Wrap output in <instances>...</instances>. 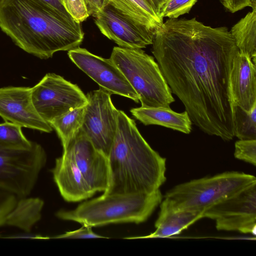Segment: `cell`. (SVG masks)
Masks as SVG:
<instances>
[{"mask_svg":"<svg viewBox=\"0 0 256 256\" xmlns=\"http://www.w3.org/2000/svg\"><path fill=\"white\" fill-rule=\"evenodd\" d=\"M53 178L64 200L78 202L96 193L90 187L70 153L63 151L51 170Z\"/></svg>","mask_w":256,"mask_h":256,"instance_id":"16","label":"cell"},{"mask_svg":"<svg viewBox=\"0 0 256 256\" xmlns=\"http://www.w3.org/2000/svg\"><path fill=\"white\" fill-rule=\"evenodd\" d=\"M203 218L216 222L218 230L256 234V183L208 208Z\"/></svg>","mask_w":256,"mask_h":256,"instance_id":"10","label":"cell"},{"mask_svg":"<svg viewBox=\"0 0 256 256\" xmlns=\"http://www.w3.org/2000/svg\"><path fill=\"white\" fill-rule=\"evenodd\" d=\"M225 8L232 13H234L246 7L252 8L250 0H220Z\"/></svg>","mask_w":256,"mask_h":256,"instance_id":"30","label":"cell"},{"mask_svg":"<svg viewBox=\"0 0 256 256\" xmlns=\"http://www.w3.org/2000/svg\"><path fill=\"white\" fill-rule=\"evenodd\" d=\"M197 0H166L160 13V17L177 18L188 13Z\"/></svg>","mask_w":256,"mask_h":256,"instance_id":"25","label":"cell"},{"mask_svg":"<svg viewBox=\"0 0 256 256\" xmlns=\"http://www.w3.org/2000/svg\"><path fill=\"white\" fill-rule=\"evenodd\" d=\"M86 181L96 193L106 190L110 184L108 157L96 150L81 129L66 148Z\"/></svg>","mask_w":256,"mask_h":256,"instance_id":"13","label":"cell"},{"mask_svg":"<svg viewBox=\"0 0 256 256\" xmlns=\"http://www.w3.org/2000/svg\"><path fill=\"white\" fill-rule=\"evenodd\" d=\"M230 87L233 105L250 111L256 104V64L239 51L232 60Z\"/></svg>","mask_w":256,"mask_h":256,"instance_id":"15","label":"cell"},{"mask_svg":"<svg viewBox=\"0 0 256 256\" xmlns=\"http://www.w3.org/2000/svg\"><path fill=\"white\" fill-rule=\"evenodd\" d=\"M132 115L146 126L159 125L188 134L192 122L186 111L174 112L170 108H137L130 110Z\"/></svg>","mask_w":256,"mask_h":256,"instance_id":"18","label":"cell"},{"mask_svg":"<svg viewBox=\"0 0 256 256\" xmlns=\"http://www.w3.org/2000/svg\"><path fill=\"white\" fill-rule=\"evenodd\" d=\"M32 98L37 112L48 124L88 102L86 95L77 85L54 73L46 74L32 88Z\"/></svg>","mask_w":256,"mask_h":256,"instance_id":"8","label":"cell"},{"mask_svg":"<svg viewBox=\"0 0 256 256\" xmlns=\"http://www.w3.org/2000/svg\"><path fill=\"white\" fill-rule=\"evenodd\" d=\"M252 8H256V0H250Z\"/></svg>","mask_w":256,"mask_h":256,"instance_id":"34","label":"cell"},{"mask_svg":"<svg viewBox=\"0 0 256 256\" xmlns=\"http://www.w3.org/2000/svg\"><path fill=\"white\" fill-rule=\"evenodd\" d=\"M70 60L96 82L100 88L111 94L120 95L138 103L139 96L114 62L78 47L68 51Z\"/></svg>","mask_w":256,"mask_h":256,"instance_id":"11","label":"cell"},{"mask_svg":"<svg viewBox=\"0 0 256 256\" xmlns=\"http://www.w3.org/2000/svg\"><path fill=\"white\" fill-rule=\"evenodd\" d=\"M255 183L254 176L226 172L178 184L166 192L164 200L175 210L204 212Z\"/></svg>","mask_w":256,"mask_h":256,"instance_id":"6","label":"cell"},{"mask_svg":"<svg viewBox=\"0 0 256 256\" xmlns=\"http://www.w3.org/2000/svg\"><path fill=\"white\" fill-rule=\"evenodd\" d=\"M90 226L82 225L80 228L64 232V234L55 236L48 238H107L99 235L92 230Z\"/></svg>","mask_w":256,"mask_h":256,"instance_id":"29","label":"cell"},{"mask_svg":"<svg viewBox=\"0 0 256 256\" xmlns=\"http://www.w3.org/2000/svg\"><path fill=\"white\" fill-rule=\"evenodd\" d=\"M120 12L144 26L154 33L163 24L151 6L144 0H108Z\"/></svg>","mask_w":256,"mask_h":256,"instance_id":"20","label":"cell"},{"mask_svg":"<svg viewBox=\"0 0 256 256\" xmlns=\"http://www.w3.org/2000/svg\"><path fill=\"white\" fill-rule=\"evenodd\" d=\"M160 189L150 193L102 194L75 209L60 210L58 218L92 227L112 224H140L146 221L162 202Z\"/></svg>","mask_w":256,"mask_h":256,"instance_id":"4","label":"cell"},{"mask_svg":"<svg viewBox=\"0 0 256 256\" xmlns=\"http://www.w3.org/2000/svg\"><path fill=\"white\" fill-rule=\"evenodd\" d=\"M90 15H93L100 11L108 2V0H86Z\"/></svg>","mask_w":256,"mask_h":256,"instance_id":"32","label":"cell"},{"mask_svg":"<svg viewBox=\"0 0 256 256\" xmlns=\"http://www.w3.org/2000/svg\"><path fill=\"white\" fill-rule=\"evenodd\" d=\"M236 158L256 165V139L239 140L234 144Z\"/></svg>","mask_w":256,"mask_h":256,"instance_id":"26","label":"cell"},{"mask_svg":"<svg viewBox=\"0 0 256 256\" xmlns=\"http://www.w3.org/2000/svg\"><path fill=\"white\" fill-rule=\"evenodd\" d=\"M47 160L46 152L37 142L27 150L0 146V190L28 196L33 190Z\"/></svg>","mask_w":256,"mask_h":256,"instance_id":"7","label":"cell"},{"mask_svg":"<svg viewBox=\"0 0 256 256\" xmlns=\"http://www.w3.org/2000/svg\"><path fill=\"white\" fill-rule=\"evenodd\" d=\"M230 32L238 51L256 64V8L234 25Z\"/></svg>","mask_w":256,"mask_h":256,"instance_id":"21","label":"cell"},{"mask_svg":"<svg viewBox=\"0 0 256 256\" xmlns=\"http://www.w3.org/2000/svg\"><path fill=\"white\" fill-rule=\"evenodd\" d=\"M152 53L172 92L203 132L234 136L230 76L238 50L228 28L194 18H169L154 33Z\"/></svg>","mask_w":256,"mask_h":256,"instance_id":"1","label":"cell"},{"mask_svg":"<svg viewBox=\"0 0 256 256\" xmlns=\"http://www.w3.org/2000/svg\"><path fill=\"white\" fill-rule=\"evenodd\" d=\"M234 136L239 140L256 139V104L250 111L233 105Z\"/></svg>","mask_w":256,"mask_h":256,"instance_id":"23","label":"cell"},{"mask_svg":"<svg viewBox=\"0 0 256 256\" xmlns=\"http://www.w3.org/2000/svg\"><path fill=\"white\" fill-rule=\"evenodd\" d=\"M160 211L155 222V231L142 236L128 237L126 239L166 238L178 234L196 222L203 218V212L175 210L164 199L160 204Z\"/></svg>","mask_w":256,"mask_h":256,"instance_id":"17","label":"cell"},{"mask_svg":"<svg viewBox=\"0 0 256 256\" xmlns=\"http://www.w3.org/2000/svg\"><path fill=\"white\" fill-rule=\"evenodd\" d=\"M36 142L26 138L22 127L5 121L0 124V146L8 148L27 150L30 148Z\"/></svg>","mask_w":256,"mask_h":256,"instance_id":"24","label":"cell"},{"mask_svg":"<svg viewBox=\"0 0 256 256\" xmlns=\"http://www.w3.org/2000/svg\"><path fill=\"white\" fill-rule=\"evenodd\" d=\"M44 206V200L39 198L28 196L18 198L14 207L6 216L5 226L30 232L33 226L41 219Z\"/></svg>","mask_w":256,"mask_h":256,"instance_id":"19","label":"cell"},{"mask_svg":"<svg viewBox=\"0 0 256 256\" xmlns=\"http://www.w3.org/2000/svg\"><path fill=\"white\" fill-rule=\"evenodd\" d=\"M146 1L152 8L156 13L157 16L160 17V12L166 2V0H144ZM163 20V19H162Z\"/></svg>","mask_w":256,"mask_h":256,"instance_id":"33","label":"cell"},{"mask_svg":"<svg viewBox=\"0 0 256 256\" xmlns=\"http://www.w3.org/2000/svg\"><path fill=\"white\" fill-rule=\"evenodd\" d=\"M18 199L14 194L0 190V227L5 226L6 216L14 207Z\"/></svg>","mask_w":256,"mask_h":256,"instance_id":"28","label":"cell"},{"mask_svg":"<svg viewBox=\"0 0 256 256\" xmlns=\"http://www.w3.org/2000/svg\"><path fill=\"white\" fill-rule=\"evenodd\" d=\"M0 116L20 127L50 132L52 128L38 114L32 98V88H0Z\"/></svg>","mask_w":256,"mask_h":256,"instance_id":"14","label":"cell"},{"mask_svg":"<svg viewBox=\"0 0 256 256\" xmlns=\"http://www.w3.org/2000/svg\"><path fill=\"white\" fill-rule=\"evenodd\" d=\"M108 160L110 184L103 194L150 193L166 180V159L150 146L134 121L122 110Z\"/></svg>","mask_w":256,"mask_h":256,"instance_id":"3","label":"cell"},{"mask_svg":"<svg viewBox=\"0 0 256 256\" xmlns=\"http://www.w3.org/2000/svg\"><path fill=\"white\" fill-rule=\"evenodd\" d=\"M85 107L86 106L70 110L50 122L61 140L63 150L82 129Z\"/></svg>","mask_w":256,"mask_h":256,"instance_id":"22","label":"cell"},{"mask_svg":"<svg viewBox=\"0 0 256 256\" xmlns=\"http://www.w3.org/2000/svg\"><path fill=\"white\" fill-rule=\"evenodd\" d=\"M42 0L66 18L70 20H74L64 8L62 0Z\"/></svg>","mask_w":256,"mask_h":256,"instance_id":"31","label":"cell"},{"mask_svg":"<svg viewBox=\"0 0 256 256\" xmlns=\"http://www.w3.org/2000/svg\"><path fill=\"white\" fill-rule=\"evenodd\" d=\"M112 94L100 88L86 95L82 130L95 148L108 157L118 127L119 110L114 106Z\"/></svg>","mask_w":256,"mask_h":256,"instance_id":"9","label":"cell"},{"mask_svg":"<svg viewBox=\"0 0 256 256\" xmlns=\"http://www.w3.org/2000/svg\"><path fill=\"white\" fill-rule=\"evenodd\" d=\"M80 23L70 20L42 0H0V28L26 52L42 59L79 47Z\"/></svg>","mask_w":256,"mask_h":256,"instance_id":"2","label":"cell"},{"mask_svg":"<svg viewBox=\"0 0 256 256\" xmlns=\"http://www.w3.org/2000/svg\"><path fill=\"white\" fill-rule=\"evenodd\" d=\"M110 58L138 96L142 107L170 108L174 99L154 57L142 48L115 46Z\"/></svg>","mask_w":256,"mask_h":256,"instance_id":"5","label":"cell"},{"mask_svg":"<svg viewBox=\"0 0 256 256\" xmlns=\"http://www.w3.org/2000/svg\"><path fill=\"white\" fill-rule=\"evenodd\" d=\"M92 16L100 32L120 47L142 48L152 43V31L126 16L109 2Z\"/></svg>","mask_w":256,"mask_h":256,"instance_id":"12","label":"cell"},{"mask_svg":"<svg viewBox=\"0 0 256 256\" xmlns=\"http://www.w3.org/2000/svg\"><path fill=\"white\" fill-rule=\"evenodd\" d=\"M63 5L73 19L80 23L90 15L86 0H62Z\"/></svg>","mask_w":256,"mask_h":256,"instance_id":"27","label":"cell"}]
</instances>
